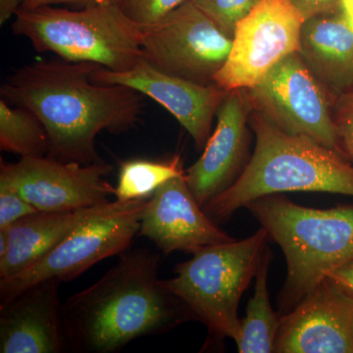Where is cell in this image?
<instances>
[{
	"instance_id": "cell-10",
	"label": "cell",
	"mask_w": 353,
	"mask_h": 353,
	"mask_svg": "<svg viewBox=\"0 0 353 353\" xmlns=\"http://www.w3.org/2000/svg\"><path fill=\"white\" fill-rule=\"evenodd\" d=\"M304 21L290 0H260L236 26L215 85L230 92L259 83L279 62L299 51Z\"/></svg>"
},
{
	"instance_id": "cell-2",
	"label": "cell",
	"mask_w": 353,
	"mask_h": 353,
	"mask_svg": "<svg viewBox=\"0 0 353 353\" xmlns=\"http://www.w3.org/2000/svg\"><path fill=\"white\" fill-rule=\"evenodd\" d=\"M160 259L145 248L125 253L94 285L67 299L62 313L70 350L119 352L136 339L194 320L158 278Z\"/></svg>"
},
{
	"instance_id": "cell-19",
	"label": "cell",
	"mask_w": 353,
	"mask_h": 353,
	"mask_svg": "<svg viewBox=\"0 0 353 353\" xmlns=\"http://www.w3.org/2000/svg\"><path fill=\"white\" fill-rule=\"evenodd\" d=\"M270 248H265L257 269L254 294L246 306L241 321V334L236 345L240 353L275 352L276 340L281 325V315L273 310L268 290Z\"/></svg>"
},
{
	"instance_id": "cell-31",
	"label": "cell",
	"mask_w": 353,
	"mask_h": 353,
	"mask_svg": "<svg viewBox=\"0 0 353 353\" xmlns=\"http://www.w3.org/2000/svg\"><path fill=\"white\" fill-rule=\"evenodd\" d=\"M9 248V236L7 229H0V259L6 256Z\"/></svg>"
},
{
	"instance_id": "cell-14",
	"label": "cell",
	"mask_w": 353,
	"mask_h": 353,
	"mask_svg": "<svg viewBox=\"0 0 353 353\" xmlns=\"http://www.w3.org/2000/svg\"><path fill=\"white\" fill-rule=\"evenodd\" d=\"M185 174L172 178L148 199L139 236L152 241L164 255L178 250L192 253L203 246L236 241L204 212Z\"/></svg>"
},
{
	"instance_id": "cell-11",
	"label": "cell",
	"mask_w": 353,
	"mask_h": 353,
	"mask_svg": "<svg viewBox=\"0 0 353 353\" xmlns=\"http://www.w3.org/2000/svg\"><path fill=\"white\" fill-rule=\"evenodd\" d=\"M112 165L81 164L48 157L21 158L0 165V182L6 183L39 211L62 212L108 204L115 196L108 182Z\"/></svg>"
},
{
	"instance_id": "cell-15",
	"label": "cell",
	"mask_w": 353,
	"mask_h": 353,
	"mask_svg": "<svg viewBox=\"0 0 353 353\" xmlns=\"http://www.w3.org/2000/svg\"><path fill=\"white\" fill-rule=\"evenodd\" d=\"M252 111L243 90L227 92L216 114L217 126L203 153L185 174L192 194L201 206L226 190L248 164Z\"/></svg>"
},
{
	"instance_id": "cell-24",
	"label": "cell",
	"mask_w": 353,
	"mask_h": 353,
	"mask_svg": "<svg viewBox=\"0 0 353 353\" xmlns=\"http://www.w3.org/2000/svg\"><path fill=\"white\" fill-rule=\"evenodd\" d=\"M332 116L343 152L353 164V90L336 94Z\"/></svg>"
},
{
	"instance_id": "cell-16",
	"label": "cell",
	"mask_w": 353,
	"mask_h": 353,
	"mask_svg": "<svg viewBox=\"0 0 353 353\" xmlns=\"http://www.w3.org/2000/svg\"><path fill=\"white\" fill-rule=\"evenodd\" d=\"M60 283L48 279L0 305V352L61 353L70 350Z\"/></svg>"
},
{
	"instance_id": "cell-25",
	"label": "cell",
	"mask_w": 353,
	"mask_h": 353,
	"mask_svg": "<svg viewBox=\"0 0 353 353\" xmlns=\"http://www.w3.org/2000/svg\"><path fill=\"white\" fill-rule=\"evenodd\" d=\"M38 211L17 190L0 182V229L10 227L18 220Z\"/></svg>"
},
{
	"instance_id": "cell-30",
	"label": "cell",
	"mask_w": 353,
	"mask_h": 353,
	"mask_svg": "<svg viewBox=\"0 0 353 353\" xmlns=\"http://www.w3.org/2000/svg\"><path fill=\"white\" fill-rule=\"evenodd\" d=\"M340 9L353 29V0H341Z\"/></svg>"
},
{
	"instance_id": "cell-21",
	"label": "cell",
	"mask_w": 353,
	"mask_h": 353,
	"mask_svg": "<svg viewBox=\"0 0 353 353\" xmlns=\"http://www.w3.org/2000/svg\"><path fill=\"white\" fill-rule=\"evenodd\" d=\"M180 155L165 161L148 159L127 160L120 165L116 201L148 199L165 183L185 173Z\"/></svg>"
},
{
	"instance_id": "cell-5",
	"label": "cell",
	"mask_w": 353,
	"mask_h": 353,
	"mask_svg": "<svg viewBox=\"0 0 353 353\" xmlns=\"http://www.w3.org/2000/svg\"><path fill=\"white\" fill-rule=\"evenodd\" d=\"M11 31L29 39L38 52L70 62H90L111 71L132 69L143 57V26L119 4L75 8H19Z\"/></svg>"
},
{
	"instance_id": "cell-20",
	"label": "cell",
	"mask_w": 353,
	"mask_h": 353,
	"mask_svg": "<svg viewBox=\"0 0 353 353\" xmlns=\"http://www.w3.org/2000/svg\"><path fill=\"white\" fill-rule=\"evenodd\" d=\"M0 150L21 158L46 157L50 138L41 121L30 109L0 99Z\"/></svg>"
},
{
	"instance_id": "cell-26",
	"label": "cell",
	"mask_w": 353,
	"mask_h": 353,
	"mask_svg": "<svg viewBox=\"0 0 353 353\" xmlns=\"http://www.w3.org/2000/svg\"><path fill=\"white\" fill-rule=\"evenodd\" d=\"M301 13L304 19L334 12L341 6V0H290Z\"/></svg>"
},
{
	"instance_id": "cell-8",
	"label": "cell",
	"mask_w": 353,
	"mask_h": 353,
	"mask_svg": "<svg viewBox=\"0 0 353 353\" xmlns=\"http://www.w3.org/2000/svg\"><path fill=\"white\" fill-rule=\"evenodd\" d=\"M241 90L252 111L279 129L314 139L347 158L332 116L336 94L320 82L299 51L279 62L259 83Z\"/></svg>"
},
{
	"instance_id": "cell-29",
	"label": "cell",
	"mask_w": 353,
	"mask_h": 353,
	"mask_svg": "<svg viewBox=\"0 0 353 353\" xmlns=\"http://www.w3.org/2000/svg\"><path fill=\"white\" fill-rule=\"evenodd\" d=\"M20 6L19 0H0V24H6L14 17Z\"/></svg>"
},
{
	"instance_id": "cell-9",
	"label": "cell",
	"mask_w": 353,
	"mask_h": 353,
	"mask_svg": "<svg viewBox=\"0 0 353 353\" xmlns=\"http://www.w3.org/2000/svg\"><path fill=\"white\" fill-rule=\"evenodd\" d=\"M233 39L190 0L153 25L143 26V58L168 75L201 85L214 83Z\"/></svg>"
},
{
	"instance_id": "cell-22",
	"label": "cell",
	"mask_w": 353,
	"mask_h": 353,
	"mask_svg": "<svg viewBox=\"0 0 353 353\" xmlns=\"http://www.w3.org/2000/svg\"><path fill=\"white\" fill-rule=\"evenodd\" d=\"M190 1L201 12L210 18L221 31L233 39L236 26L250 13L260 0H190Z\"/></svg>"
},
{
	"instance_id": "cell-32",
	"label": "cell",
	"mask_w": 353,
	"mask_h": 353,
	"mask_svg": "<svg viewBox=\"0 0 353 353\" xmlns=\"http://www.w3.org/2000/svg\"><path fill=\"white\" fill-rule=\"evenodd\" d=\"M21 6L26 1V0H19ZM21 7V6H20Z\"/></svg>"
},
{
	"instance_id": "cell-27",
	"label": "cell",
	"mask_w": 353,
	"mask_h": 353,
	"mask_svg": "<svg viewBox=\"0 0 353 353\" xmlns=\"http://www.w3.org/2000/svg\"><path fill=\"white\" fill-rule=\"evenodd\" d=\"M121 0H26L20 8H36L46 6H70L75 8L95 6H108V4H119Z\"/></svg>"
},
{
	"instance_id": "cell-28",
	"label": "cell",
	"mask_w": 353,
	"mask_h": 353,
	"mask_svg": "<svg viewBox=\"0 0 353 353\" xmlns=\"http://www.w3.org/2000/svg\"><path fill=\"white\" fill-rule=\"evenodd\" d=\"M326 278L330 279L339 289L353 299V261L330 272Z\"/></svg>"
},
{
	"instance_id": "cell-4",
	"label": "cell",
	"mask_w": 353,
	"mask_h": 353,
	"mask_svg": "<svg viewBox=\"0 0 353 353\" xmlns=\"http://www.w3.org/2000/svg\"><path fill=\"white\" fill-rule=\"evenodd\" d=\"M245 208L284 252L287 278L277 297L281 317L330 272L353 261V206L309 208L279 194L259 197Z\"/></svg>"
},
{
	"instance_id": "cell-13",
	"label": "cell",
	"mask_w": 353,
	"mask_h": 353,
	"mask_svg": "<svg viewBox=\"0 0 353 353\" xmlns=\"http://www.w3.org/2000/svg\"><path fill=\"white\" fill-rule=\"evenodd\" d=\"M278 353H353V299L325 278L281 317Z\"/></svg>"
},
{
	"instance_id": "cell-1",
	"label": "cell",
	"mask_w": 353,
	"mask_h": 353,
	"mask_svg": "<svg viewBox=\"0 0 353 353\" xmlns=\"http://www.w3.org/2000/svg\"><path fill=\"white\" fill-rule=\"evenodd\" d=\"M90 62L61 58L37 60L20 67L1 85V99L30 109L46 127L48 157L61 162H102L95 139L102 131L121 134L136 127L145 95L123 85L92 80L101 68Z\"/></svg>"
},
{
	"instance_id": "cell-18",
	"label": "cell",
	"mask_w": 353,
	"mask_h": 353,
	"mask_svg": "<svg viewBox=\"0 0 353 353\" xmlns=\"http://www.w3.org/2000/svg\"><path fill=\"white\" fill-rule=\"evenodd\" d=\"M109 203L62 212L38 211L6 228L9 248L6 256L0 259V279L14 277L30 268L54 250L74 230L103 212Z\"/></svg>"
},
{
	"instance_id": "cell-6",
	"label": "cell",
	"mask_w": 353,
	"mask_h": 353,
	"mask_svg": "<svg viewBox=\"0 0 353 353\" xmlns=\"http://www.w3.org/2000/svg\"><path fill=\"white\" fill-rule=\"evenodd\" d=\"M269 234L264 228L245 240L211 245L176 265L175 277L162 284L208 328L210 340L240 338L239 303L256 275Z\"/></svg>"
},
{
	"instance_id": "cell-3",
	"label": "cell",
	"mask_w": 353,
	"mask_h": 353,
	"mask_svg": "<svg viewBox=\"0 0 353 353\" xmlns=\"http://www.w3.org/2000/svg\"><path fill=\"white\" fill-rule=\"evenodd\" d=\"M254 152L226 190L202 206L213 221H223L250 202L282 192H330L353 196V164L307 137L282 131L252 111Z\"/></svg>"
},
{
	"instance_id": "cell-7",
	"label": "cell",
	"mask_w": 353,
	"mask_h": 353,
	"mask_svg": "<svg viewBox=\"0 0 353 353\" xmlns=\"http://www.w3.org/2000/svg\"><path fill=\"white\" fill-rule=\"evenodd\" d=\"M146 201H111L103 212L74 230L30 268L14 277L0 279V305L44 280H74L101 260L126 252L139 234Z\"/></svg>"
},
{
	"instance_id": "cell-17",
	"label": "cell",
	"mask_w": 353,
	"mask_h": 353,
	"mask_svg": "<svg viewBox=\"0 0 353 353\" xmlns=\"http://www.w3.org/2000/svg\"><path fill=\"white\" fill-rule=\"evenodd\" d=\"M299 53L334 94L353 90V29L340 8L304 21Z\"/></svg>"
},
{
	"instance_id": "cell-12",
	"label": "cell",
	"mask_w": 353,
	"mask_h": 353,
	"mask_svg": "<svg viewBox=\"0 0 353 353\" xmlns=\"http://www.w3.org/2000/svg\"><path fill=\"white\" fill-rule=\"evenodd\" d=\"M92 80L101 85H126L157 101L189 132L199 150L208 143L213 120L228 92L215 83L201 85L168 75L143 57L125 72L101 67L92 74Z\"/></svg>"
},
{
	"instance_id": "cell-23",
	"label": "cell",
	"mask_w": 353,
	"mask_h": 353,
	"mask_svg": "<svg viewBox=\"0 0 353 353\" xmlns=\"http://www.w3.org/2000/svg\"><path fill=\"white\" fill-rule=\"evenodd\" d=\"M187 1L189 0H121L120 6L132 21L148 26L164 19Z\"/></svg>"
}]
</instances>
